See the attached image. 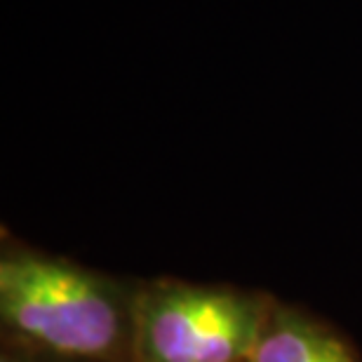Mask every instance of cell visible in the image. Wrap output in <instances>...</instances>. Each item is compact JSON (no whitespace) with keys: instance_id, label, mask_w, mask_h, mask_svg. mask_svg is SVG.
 <instances>
[{"instance_id":"6da1fadb","label":"cell","mask_w":362,"mask_h":362,"mask_svg":"<svg viewBox=\"0 0 362 362\" xmlns=\"http://www.w3.org/2000/svg\"><path fill=\"white\" fill-rule=\"evenodd\" d=\"M134 294L59 257L26 247L0 257L5 327L57 356L134 362Z\"/></svg>"},{"instance_id":"7a4b0ae2","label":"cell","mask_w":362,"mask_h":362,"mask_svg":"<svg viewBox=\"0 0 362 362\" xmlns=\"http://www.w3.org/2000/svg\"><path fill=\"white\" fill-rule=\"evenodd\" d=\"M271 299L230 287L158 280L134 294V362H245Z\"/></svg>"},{"instance_id":"277c9868","label":"cell","mask_w":362,"mask_h":362,"mask_svg":"<svg viewBox=\"0 0 362 362\" xmlns=\"http://www.w3.org/2000/svg\"><path fill=\"white\" fill-rule=\"evenodd\" d=\"M3 362H28V360H19V358H14V356H3Z\"/></svg>"},{"instance_id":"3957f363","label":"cell","mask_w":362,"mask_h":362,"mask_svg":"<svg viewBox=\"0 0 362 362\" xmlns=\"http://www.w3.org/2000/svg\"><path fill=\"white\" fill-rule=\"evenodd\" d=\"M245 362H358V358L322 322L273 301L262 334Z\"/></svg>"}]
</instances>
